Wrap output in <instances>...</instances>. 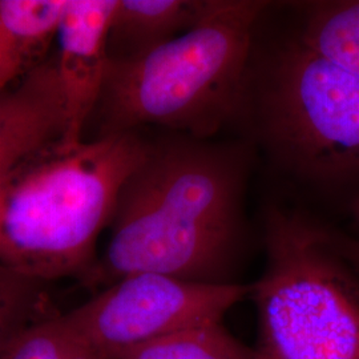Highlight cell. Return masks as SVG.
<instances>
[{"label": "cell", "instance_id": "obj_1", "mask_svg": "<svg viewBox=\"0 0 359 359\" xmlns=\"http://www.w3.org/2000/svg\"><path fill=\"white\" fill-rule=\"evenodd\" d=\"M252 147L172 133L148 140L123 184L111 238L92 281L160 274L191 283H236L243 255Z\"/></svg>", "mask_w": 359, "mask_h": 359}, {"label": "cell", "instance_id": "obj_2", "mask_svg": "<svg viewBox=\"0 0 359 359\" xmlns=\"http://www.w3.org/2000/svg\"><path fill=\"white\" fill-rule=\"evenodd\" d=\"M148 148L140 132L59 137L0 182V264L38 281L90 274L120 189Z\"/></svg>", "mask_w": 359, "mask_h": 359}, {"label": "cell", "instance_id": "obj_3", "mask_svg": "<svg viewBox=\"0 0 359 359\" xmlns=\"http://www.w3.org/2000/svg\"><path fill=\"white\" fill-rule=\"evenodd\" d=\"M261 0H213L192 29L142 57L109 62L93 115L97 137L157 127L210 140L234 123Z\"/></svg>", "mask_w": 359, "mask_h": 359}, {"label": "cell", "instance_id": "obj_4", "mask_svg": "<svg viewBox=\"0 0 359 359\" xmlns=\"http://www.w3.org/2000/svg\"><path fill=\"white\" fill-rule=\"evenodd\" d=\"M236 123L295 179H359V79L298 35L258 59L252 53Z\"/></svg>", "mask_w": 359, "mask_h": 359}, {"label": "cell", "instance_id": "obj_5", "mask_svg": "<svg viewBox=\"0 0 359 359\" xmlns=\"http://www.w3.org/2000/svg\"><path fill=\"white\" fill-rule=\"evenodd\" d=\"M266 265L250 283L253 359H359V276L333 236L298 212H265Z\"/></svg>", "mask_w": 359, "mask_h": 359}, {"label": "cell", "instance_id": "obj_6", "mask_svg": "<svg viewBox=\"0 0 359 359\" xmlns=\"http://www.w3.org/2000/svg\"><path fill=\"white\" fill-rule=\"evenodd\" d=\"M252 285L191 283L160 274H135L107 285L63 316L77 335L105 359L168 334L222 322L250 297Z\"/></svg>", "mask_w": 359, "mask_h": 359}, {"label": "cell", "instance_id": "obj_7", "mask_svg": "<svg viewBox=\"0 0 359 359\" xmlns=\"http://www.w3.org/2000/svg\"><path fill=\"white\" fill-rule=\"evenodd\" d=\"M116 4L117 0H67L53 56L65 104V142L84 140V128L100 100L109 63L108 29Z\"/></svg>", "mask_w": 359, "mask_h": 359}, {"label": "cell", "instance_id": "obj_8", "mask_svg": "<svg viewBox=\"0 0 359 359\" xmlns=\"http://www.w3.org/2000/svg\"><path fill=\"white\" fill-rule=\"evenodd\" d=\"M65 132V104L52 57L0 93V182L28 154Z\"/></svg>", "mask_w": 359, "mask_h": 359}, {"label": "cell", "instance_id": "obj_9", "mask_svg": "<svg viewBox=\"0 0 359 359\" xmlns=\"http://www.w3.org/2000/svg\"><path fill=\"white\" fill-rule=\"evenodd\" d=\"M213 0H117L107 51L109 62L142 57L197 26Z\"/></svg>", "mask_w": 359, "mask_h": 359}, {"label": "cell", "instance_id": "obj_10", "mask_svg": "<svg viewBox=\"0 0 359 359\" xmlns=\"http://www.w3.org/2000/svg\"><path fill=\"white\" fill-rule=\"evenodd\" d=\"M67 0H0V93L41 65Z\"/></svg>", "mask_w": 359, "mask_h": 359}, {"label": "cell", "instance_id": "obj_11", "mask_svg": "<svg viewBox=\"0 0 359 359\" xmlns=\"http://www.w3.org/2000/svg\"><path fill=\"white\" fill-rule=\"evenodd\" d=\"M298 36L313 51L359 79V0L309 3Z\"/></svg>", "mask_w": 359, "mask_h": 359}, {"label": "cell", "instance_id": "obj_12", "mask_svg": "<svg viewBox=\"0 0 359 359\" xmlns=\"http://www.w3.org/2000/svg\"><path fill=\"white\" fill-rule=\"evenodd\" d=\"M118 359H253V348L244 346L217 322L160 337Z\"/></svg>", "mask_w": 359, "mask_h": 359}, {"label": "cell", "instance_id": "obj_13", "mask_svg": "<svg viewBox=\"0 0 359 359\" xmlns=\"http://www.w3.org/2000/svg\"><path fill=\"white\" fill-rule=\"evenodd\" d=\"M0 359H105L87 345L63 317L26 327L0 353Z\"/></svg>", "mask_w": 359, "mask_h": 359}, {"label": "cell", "instance_id": "obj_14", "mask_svg": "<svg viewBox=\"0 0 359 359\" xmlns=\"http://www.w3.org/2000/svg\"><path fill=\"white\" fill-rule=\"evenodd\" d=\"M40 283L0 264V353L28 327L27 321L38 304Z\"/></svg>", "mask_w": 359, "mask_h": 359}, {"label": "cell", "instance_id": "obj_15", "mask_svg": "<svg viewBox=\"0 0 359 359\" xmlns=\"http://www.w3.org/2000/svg\"><path fill=\"white\" fill-rule=\"evenodd\" d=\"M353 213H354L355 219H357V222H358L359 225V197L353 203Z\"/></svg>", "mask_w": 359, "mask_h": 359}]
</instances>
